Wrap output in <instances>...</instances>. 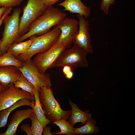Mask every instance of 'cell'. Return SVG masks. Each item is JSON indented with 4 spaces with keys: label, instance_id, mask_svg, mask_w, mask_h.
<instances>
[{
    "label": "cell",
    "instance_id": "6da1fadb",
    "mask_svg": "<svg viewBox=\"0 0 135 135\" xmlns=\"http://www.w3.org/2000/svg\"><path fill=\"white\" fill-rule=\"evenodd\" d=\"M66 13L60 10L48 6L43 14L32 22L28 32L21 36L16 42H21L36 35L40 36L48 32L51 27L58 24L66 17Z\"/></svg>",
    "mask_w": 135,
    "mask_h": 135
},
{
    "label": "cell",
    "instance_id": "7a4b0ae2",
    "mask_svg": "<svg viewBox=\"0 0 135 135\" xmlns=\"http://www.w3.org/2000/svg\"><path fill=\"white\" fill-rule=\"evenodd\" d=\"M39 98L45 115L51 122L60 120H67L69 118L71 110L62 109L55 98L51 87L42 88L39 93Z\"/></svg>",
    "mask_w": 135,
    "mask_h": 135
},
{
    "label": "cell",
    "instance_id": "3957f363",
    "mask_svg": "<svg viewBox=\"0 0 135 135\" xmlns=\"http://www.w3.org/2000/svg\"><path fill=\"white\" fill-rule=\"evenodd\" d=\"M48 32L38 36L31 37L32 42L29 48L24 52L16 58L23 62L31 59L34 55L44 52L53 45L59 37L61 31L55 26Z\"/></svg>",
    "mask_w": 135,
    "mask_h": 135
},
{
    "label": "cell",
    "instance_id": "277c9868",
    "mask_svg": "<svg viewBox=\"0 0 135 135\" xmlns=\"http://www.w3.org/2000/svg\"><path fill=\"white\" fill-rule=\"evenodd\" d=\"M21 11L20 8L15 9L12 14L7 16L3 20L4 28L0 44V49L2 54L6 52L10 46L16 42L21 36L19 24Z\"/></svg>",
    "mask_w": 135,
    "mask_h": 135
},
{
    "label": "cell",
    "instance_id": "5b68a950",
    "mask_svg": "<svg viewBox=\"0 0 135 135\" xmlns=\"http://www.w3.org/2000/svg\"><path fill=\"white\" fill-rule=\"evenodd\" d=\"M88 54L84 49L74 44L71 48L66 49L62 52L55 62L54 67L68 66L72 70L79 68L87 67L89 65L87 59Z\"/></svg>",
    "mask_w": 135,
    "mask_h": 135
},
{
    "label": "cell",
    "instance_id": "8992f818",
    "mask_svg": "<svg viewBox=\"0 0 135 135\" xmlns=\"http://www.w3.org/2000/svg\"><path fill=\"white\" fill-rule=\"evenodd\" d=\"M47 8L42 0H28L26 5L23 7V14L20 19L21 36L28 31L32 23L41 16Z\"/></svg>",
    "mask_w": 135,
    "mask_h": 135
},
{
    "label": "cell",
    "instance_id": "52a82bcc",
    "mask_svg": "<svg viewBox=\"0 0 135 135\" xmlns=\"http://www.w3.org/2000/svg\"><path fill=\"white\" fill-rule=\"evenodd\" d=\"M55 26L60 29L61 32L52 46L57 47L65 46L66 49L69 48L78 33V21L74 18L66 17Z\"/></svg>",
    "mask_w": 135,
    "mask_h": 135
},
{
    "label": "cell",
    "instance_id": "ba28073f",
    "mask_svg": "<svg viewBox=\"0 0 135 135\" xmlns=\"http://www.w3.org/2000/svg\"><path fill=\"white\" fill-rule=\"evenodd\" d=\"M18 68L39 93L42 87H51L52 83L49 75L39 72L31 59L23 62L22 67Z\"/></svg>",
    "mask_w": 135,
    "mask_h": 135
},
{
    "label": "cell",
    "instance_id": "9c48e42d",
    "mask_svg": "<svg viewBox=\"0 0 135 135\" xmlns=\"http://www.w3.org/2000/svg\"><path fill=\"white\" fill-rule=\"evenodd\" d=\"M23 99H28L31 101L35 100L34 96L20 88L15 87L13 82L11 83L0 94V112Z\"/></svg>",
    "mask_w": 135,
    "mask_h": 135
},
{
    "label": "cell",
    "instance_id": "30bf717a",
    "mask_svg": "<svg viewBox=\"0 0 135 135\" xmlns=\"http://www.w3.org/2000/svg\"><path fill=\"white\" fill-rule=\"evenodd\" d=\"M66 49L65 46L57 47L52 46L46 51L38 54L33 61L39 72L45 74L48 69L54 67L56 61Z\"/></svg>",
    "mask_w": 135,
    "mask_h": 135
},
{
    "label": "cell",
    "instance_id": "8fae6325",
    "mask_svg": "<svg viewBox=\"0 0 135 135\" xmlns=\"http://www.w3.org/2000/svg\"><path fill=\"white\" fill-rule=\"evenodd\" d=\"M78 30L73 42L75 44L86 50L88 54H92L93 49L89 32V22L82 15L78 14Z\"/></svg>",
    "mask_w": 135,
    "mask_h": 135
},
{
    "label": "cell",
    "instance_id": "7c38bea8",
    "mask_svg": "<svg viewBox=\"0 0 135 135\" xmlns=\"http://www.w3.org/2000/svg\"><path fill=\"white\" fill-rule=\"evenodd\" d=\"M34 112L32 109L19 110L13 114L10 124L4 132L0 133V135H15L18 127L24 120L29 118L30 115Z\"/></svg>",
    "mask_w": 135,
    "mask_h": 135
},
{
    "label": "cell",
    "instance_id": "4fadbf2b",
    "mask_svg": "<svg viewBox=\"0 0 135 135\" xmlns=\"http://www.w3.org/2000/svg\"><path fill=\"white\" fill-rule=\"evenodd\" d=\"M21 74L16 66H0V84L5 88L11 83L19 80Z\"/></svg>",
    "mask_w": 135,
    "mask_h": 135
},
{
    "label": "cell",
    "instance_id": "5bb4252c",
    "mask_svg": "<svg viewBox=\"0 0 135 135\" xmlns=\"http://www.w3.org/2000/svg\"><path fill=\"white\" fill-rule=\"evenodd\" d=\"M58 5L63 7V11L82 15L85 18L89 17L91 13L90 8L85 6L81 0H65Z\"/></svg>",
    "mask_w": 135,
    "mask_h": 135
},
{
    "label": "cell",
    "instance_id": "9a60e30c",
    "mask_svg": "<svg viewBox=\"0 0 135 135\" xmlns=\"http://www.w3.org/2000/svg\"><path fill=\"white\" fill-rule=\"evenodd\" d=\"M69 103L72 110L68 122L74 126L76 124L80 122L82 125L85 124L91 118L92 114L89 113L88 110L85 112L80 110L76 104L68 99Z\"/></svg>",
    "mask_w": 135,
    "mask_h": 135
},
{
    "label": "cell",
    "instance_id": "2e32d148",
    "mask_svg": "<svg viewBox=\"0 0 135 135\" xmlns=\"http://www.w3.org/2000/svg\"><path fill=\"white\" fill-rule=\"evenodd\" d=\"M34 96L35 102L33 103L30 107L35 114L38 120L43 127L47 126L51 122L46 117L44 111L40 100L39 93L35 88L34 90Z\"/></svg>",
    "mask_w": 135,
    "mask_h": 135
},
{
    "label": "cell",
    "instance_id": "e0dca14e",
    "mask_svg": "<svg viewBox=\"0 0 135 135\" xmlns=\"http://www.w3.org/2000/svg\"><path fill=\"white\" fill-rule=\"evenodd\" d=\"M34 102L35 100L31 101L27 99H22L17 102L10 107L1 110L0 112V129L6 126L8 116L12 111L22 106H30Z\"/></svg>",
    "mask_w": 135,
    "mask_h": 135
},
{
    "label": "cell",
    "instance_id": "ac0fdd59",
    "mask_svg": "<svg viewBox=\"0 0 135 135\" xmlns=\"http://www.w3.org/2000/svg\"><path fill=\"white\" fill-rule=\"evenodd\" d=\"M82 127L74 128V135L96 134L99 132V128L96 126V122L94 119L91 118Z\"/></svg>",
    "mask_w": 135,
    "mask_h": 135
},
{
    "label": "cell",
    "instance_id": "d6986e66",
    "mask_svg": "<svg viewBox=\"0 0 135 135\" xmlns=\"http://www.w3.org/2000/svg\"><path fill=\"white\" fill-rule=\"evenodd\" d=\"M23 65V62L14 57L9 50L0 56V66H13L20 68Z\"/></svg>",
    "mask_w": 135,
    "mask_h": 135
},
{
    "label": "cell",
    "instance_id": "ffe728a7",
    "mask_svg": "<svg viewBox=\"0 0 135 135\" xmlns=\"http://www.w3.org/2000/svg\"><path fill=\"white\" fill-rule=\"evenodd\" d=\"M32 41V40L31 38L29 40L24 42H15L10 46L8 50L10 51L12 55L16 58L26 51L30 46Z\"/></svg>",
    "mask_w": 135,
    "mask_h": 135
},
{
    "label": "cell",
    "instance_id": "44dd1931",
    "mask_svg": "<svg viewBox=\"0 0 135 135\" xmlns=\"http://www.w3.org/2000/svg\"><path fill=\"white\" fill-rule=\"evenodd\" d=\"M52 124L58 126L60 131L52 132V134L74 135V128L68 121L64 120H60L53 122Z\"/></svg>",
    "mask_w": 135,
    "mask_h": 135
},
{
    "label": "cell",
    "instance_id": "7402d4cb",
    "mask_svg": "<svg viewBox=\"0 0 135 135\" xmlns=\"http://www.w3.org/2000/svg\"><path fill=\"white\" fill-rule=\"evenodd\" d=\"M14 86L17 88L30 93L34 96V90L35 88L33 85L30 82L22 73L20 79L13 82Z\"/></svg>",
    "mask_w": 135,
    "mask_h": 135
},
{
    "label": "cell",
    "instance_id": "603a6c76",
    "mask_svg": "<svg viewBox=\"0 0 135 135\" xmlns=\"http://www.w3.org/2000/svg\"><path fill=\"white\" fill-rule=\"evenodd\" d=\"M29 118L32 122L30 127L32 135H42L43 127L34 112L31 114Z\"/></svg>",
    "mask_w": 135,
    "mask_h": 135
},
{
    "label": "cell",
    "instance_id": "cb8c5ba5",
    "mask_svg": "<svg viewBox=\"0 0 135 135\" xmlns=\"http://www.w3.org/2000/svg\"><path fill=\"white\" fill-rule=\"evenodd\" d=\"M115 0H101L100 8L106 14H108L109 8L111 5H113L115 3Z\"/></svg>",
    "mask_w": 135,
    "mask_h": 135
},
{
    "label": "cell",
    "instance_id": "d4e9b609",
    "mask_svg": "<svg viewBox=\"0 0 135 135\" xmlns=\"http://www.w3.org/2000/svg\"><path fill=\"white\" fill-rule=\"evenodd\" d=\"M24 0H0V7L8 8L19 5Z\"/></svg>",
    "mask_w": 135,
    "mask_h": 135
},
{
    "label": "cell",
    "instance_id": "484cf974",
    "mask_svg": "<svg viewBox=\"0 0 135 135\" xmlns=\"http://www.w3.org/2000/svg\"><path fill=\"white\" fill-rule=\"evenodd\" d=\"M22 130L24 132L28 135H32L30 127L28 124H24L20 126Z\"/></svg>",
    "mask_w": 135,
    "mask_h": 135
},
{
    "label": "cell",
    "instance_id": "4316f807",
    "mask_svg": "<svg viewBox=\"0 0 135 135\" xmlns=\"http://www.w3.org/2000/svg\"><path fill=\"white\" fill-rule=\"evenodd\" d=\"M13 7L8 8L6 12L3 14L2 18L0 19V27L3 22V20L9 14L12 10ZM1 42V40H0V44Z\"/></svg>",
    "mask_w": 135,
    "mask_h": 135
},
{
    "label": "cell",
    "instance_id": "83f0119b",
    "mask_svg": "<svg viewBox=\"0 0 135 135\" xmlns=\"http://www.w3.org/2000/svg\"><path fill=\"white\" fill-rule=\"evenodd\" d=\"M44 4L48 7L52 5L60 0H42Z\"/></svg>",
    "mask_w": 135,
    "mask_h": 135
},
{
    "label": "cell",
    "instance_id": "f1b7e54d",
    "mask_svg": "<svg viewBox=\"0 0 135 135\" xmlns=\"http://www.w3.org/2000/svg\"><path fill=\"white\" fill-rule=\"evenodd\" d=\"M50 127L48 126H46L43 127L42 134L44 135H52V134L50 132Z\"/></svg>",
    "mask_w": 135,
    "mask_h": 135
},
{
    "label": "cell",
    "instance_id": "f546056e",
    "mask_svg": "<svg viewBox=\"0 0 135 135\" xmlns=\"http://www.w3.org/2000/svg\"><path fill=\"white\" fill-rule=\"evenodd\" d=\"M63 67L62 72L65 75L72 70L71 67L69 66H66Z\"/></svg>",
    "mask_w": 135,
    "mask_h": 135
},
{
    "label": "cell",
    "instance_id": "4dcf8cb0",
    "mask_svg": "<svg viewBox=\"0 0 135 135\" xmlns=\"http://www.w3.org/2000/svg\"><path fill=\"white\" fill-rule=\"evenodd\" d=\"M8 8L4 6L0 8V19L4 14Z\"/></svg>",
    "mask_w": 135,
    "mask_h": 135
},
{
    "label": "cell",
    "instance_id": "1f68e13d",
    "mask_svg": "<svg viewBox=\"0 0 135 135\" xmlns=\"http://www.w3.org/2000/svg\"><path fill=\"white\" fill-rule=\"evenodd\" d=\"M4 88L0 84V94L4 90Z\"/></svg>",
    "mask_w": 135,
    "mask_h": 135
},
{
    "label": "cell",
    "instance_id": "d6a6232c",
    "mask_svg": "<svg viewBox=\"0 0 135 135\" xmlns=\"http://www.w3.org/2000/svg\"><path fill=\"white\" fill-rule=\"evenodd\" d=\"M2 52H1V50H0V56H1V55H2Z\"/></svg>",
    "mask_w": 135,
    "mask_h": 135
}]
</instances>
